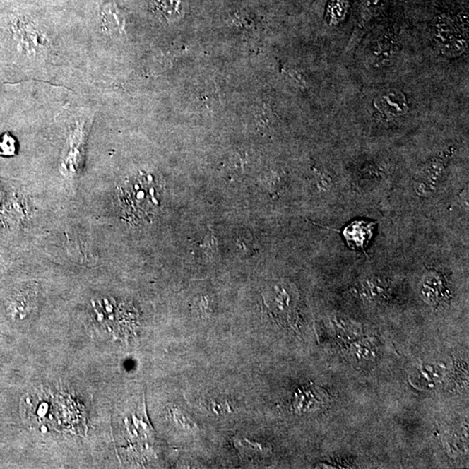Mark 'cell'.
Returning <instances> with one entry per match:
<instances>
[{"label":"cell","mask_w":469,"mask_h":469,"mask_svg":"<svg viewBox=\"0 0 469 469\" xmlns=\"http://www.w3.org/2000/svg\"><path fill=\"white\" fill-rule=\"evenodd\" d=\"M157 190L153 179L142 174L126 182L121 188L124 213L134 220H143L157 210Z\"/></svg>","instance_id":"cell-1"},{"label":"cell","mask_w":469,"mask_h":469,"mask_svg":"<svg viewBox=\"0 0 469 469\" xmlns=\"http://www.w3.org/2000/svg\"><path fill=\"white\" fill-rule=\"evenodd\" d=\"M450 155L446 153L442 155V156L434 158L432 161H430L425 168H423V172H425V175L427 177V179L430 182H437L440 177L442 172L445 168V165L447 164Z\"/></svg>","instance_id":"cell-5"},{"label":"cell","mask_w":469,"mask_h":469,"mask_svg":"<svg viewBox=\"0 0 469 469\" xmlns=\"http://www.w3.org/2000/svg\"><path fill=\"white\" fill-rule=\"evenodd\" d=\"M384 0H367L362 11V23H367L372 20L373 15L383 6Z\"/></svg>","instance_id":"cell-6"},{"label":"cell","mask_w":469,"mask_h":469,"mask_svg":"<svg viewBox=\"0 0 469 469\" xmlns=\"http://www.w3.org/2000/svg\"><path fill=\"white\" fill-rule=\"evenodd\" d=\"M374 107L388 119H396L408 112L407 100L398 90H388L374 100Z\"/></svg>","instance_id":"cell-2"},{"label":"cell","mask_w":469,"mask_h":469,"mask_svg":"<svg viewBox=\"0 0 469 469\" xmlns=\"http://www.w3.org/2000/svg\"><path fill=\"white\" fill-rule=\"evenodd\" d=\"M102 29L109 36L120 35L124 32L126 18L116 5L109 4L101 13Z\"/></svg>","instance_id":"cell-4"},{"label":"cell","mask_w":469,"mask_h":469,"mask_svg":"<svg viewBox=\"0 0 469 469\" xmlns=\"http://www.w3.org/2000/svg\"><path fill=\"white\" fill-rule=\"evenodd\" d=\"M376 222L355 221L343 230V234L350 249L364 251L373 237Z\"/></svg>","instance_id":"cell-3"}]
</instances>
